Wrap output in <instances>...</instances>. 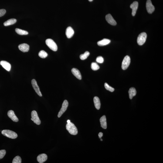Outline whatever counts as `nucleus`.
I'll use <instances>...</instances> for the list:
<instances>
[{
	"instance_id": "f257e3e1",
	"label": "nucleus",
	"mask_w": 163,
	"mask_h": 163,
	"mask_svg": "<svg viewBox=\"0 0 163 163\" xmlns=\"http://www.w3.org/2000/svg\"><path fill=\"white\" fill-rule=\"evenodd\" d=\"M66 128L71 134L75 135L77 134V129L73 123L70 122L67 123L66 125Z\"/></svg>"
},
{
	"instance_id": "f03ea898",
	"label": "nucleus",
	"mask_w": 163,
	"mask_h": 163,
	"mask_svg": "<svg viewBox=\"0 0 163 163\" xmlns=\"http://www.w3.org/2000/svg\"><path fill=\"white\" fill-rule=\"evenodd\" d=\"M2 134L5 136L12 139H16L18 137L17 134L16 133L9 130H3L2 131Z\"/></svg>"
},
{
	"instance_id": "7ed1b4c3",
	"label": "nucleus",
	"mask_w": 163,
	"mask_h": 163,
	"mask_svg": "<svg viewBox=\"0 0 163 163\" xmlns=\"http://www.w3.org/2000/svg\"><path fill=\"white\" fill-rule=\"evenodd\" d=\"M47 45L52 50L56 52L57 50V46L56 43L53 40L48 39L46 41Z\"/></svg>"
},
{
	"instance_id": "20e7f679",
	"label": "nucleus",
	"mask_w": 163,
	"mask_h": 163,
	"mask_svg": "<svg viewBox=\"0 0 163 163\" xmlns=\"http://www.w3.org/2000/svg\"><path fill=\"white\" fill-rule=\"evenodd\" d=\"M147 37L145 32H142L140 34L137 38V42L140 45H142L145 43Z\"/></svg>"
},
{
	"instance_id": "39448f33",
	"label": "nucleus",
	"mask_w": 163,
	"mask_h": 163,
	"mask_svg": "<svg viewBox=\"0 0 163 163\" xmlns=\"http://www.w3.org/2000/svg\"><path fill=\"white\" fill-rule=\"evenodd\" d=\"M130 63V59L129 56H126L123 59L122 63V68L123 70H126L129 67Z\"/></svg>"
},
{
	"instance_id": "423d86ee",
	"label": "nucleus",
	"mask_w": 163,
	"mask_h": 163,
	"mask_svg": "<svg viewBox=\"0 0 163 163\" xmlns=\"http://www.w3.org/2000/svg\"><path fill=\"white\" fill-rule=\"evenodd\" d=\"M31 117L32 119V120L34 121V123L38 125H40L41 121L38 116L37 113L35 110L32 111L31 113Z\"/></svg>"
},
{
	"instance_id": "0eeeda50",
	"label": "nucleus",
	"mask_w": 163,
	"mask_h": 163,
	"mask_svg": "<svg viewBox=\"0 0 163 163\" xmlns=\"http://www.w3.org/2000/svg\"><path fill=\"white\" fill-rule=\"evenodd\" d=\"M68 106V102L67 100H65L62 104L61 108V109L60 111L58 114V117H60L63 113L66 111L67 109Z\"/></svg>"
},
{
	"instance_id": "6e6552de",
	"label": "nucleus",
	"mask_w": 163,
	"mask_h": 163,
	"mask_svg": "<svg viewBox=\"0 0 163 163\" xmlns=\"http://www.w3.org/2000/svg\"><path fill=\"white\" fill-rule=\"evenodd\" d=\"M146 7L147 12L149 13H152L155 10V7L153 5L151 0H147Z\"/></svg>"
},
{
	"instance_id": "1a4fd4ad",
	"label": "nucleus",
	"mask_w": 163,
	"mask_h": 163,
	"mask_svg": "<svg viewBox=\"0 0 163 163\" xmlns=\"http://www.w3.org/2000/svg\"><path fill=\"white\" fill-rule=\"evenodd\" d=\"M32 87L33 88L34 90L38 95L40 97H42V95L41 93L39 86H38L36 80L35 79H33L32 80Z\"/></svg>"
},
{
	"instance_id": "9d476101",
	"label": "nucleus",
	"mask_w": 163,
	"mask_h": 163,
	"mask_svg": "<svg viewBox=\"0 0 163 163\" xmlns=\"http://www.w3.org/2000/svg\"><path fill=\"white\" fill-rule=\"evenodd\" d=\"M138 6V3L137 1H134L130 5V8L132 9V14L133 16L135 15Z\"/></svg>"
},
{
	"instance_id": "9b49d317",
	"label": "nucleus",
	"mask_w": 163,
	"mask_h": 163,
	"mask_svg": "<svg viewBox=\"0 0 163 163\" xmlns=\"http://www.w3.org/2000/svg\"><path fill=\"white\" fill-rule=\"evenodd\" d=\"M106 20L108 23L112 25H115L117 24V22L110 14H108L106 17Z\"/></svg>"
},
{
	"instance_id": "f8f14e48",
	"label": "nucleus",
	"mask_w": 163,
	"mask_h": 163,
	"mask_svg": "<svg viewBox=\"0 0 163 163\" xmlns=\"http://www.w3.org/2000/svg\"><path fill=\"white\" fill-rule=\"evenodd\" d=\"M8 117L12 120L13 121L17 122L18 121V117L15 115L14 112L12 110H9L8 111L7 113Z\"/></svg>"
},
{
	"instance_id": "ddd939ff",
	"label": "nucleus",
	"mask_w": 163,
	"mask_h": 163,
	"mask_svg": "<svg viewBox=\"0 0 163 163\" xmlns=\"http://www.w3.org/2000/svg\"><path fill=\"white\" fill-rule=\"evenodd\" d=\"M18 48L20 50L23 52H27L29 49V45L25 43L19 45Z\"/></svg>"
},
{
	"instance_id": "4468645a",
	"label": "nucleus",
	"mask_w": 163,
	"mask_h": 163,
	"mask_svg": "<svg viewBox=\"0 0 163 163\" xmlns=\"http://www.w3.org/2000/svg\"><path fill=\"white\" fill-rule=\"evenodd\" d=\"M47 159V156L44 154H40L37 157V160L38 162L40 163H43L45 162Z\"/></svg>"
},
{
	"instance_id": "2eb2a0df",
	"label": "nucleus",
	"mask_w": 163,
	"mask_h": 163,
	"mask_svg": "<svg viewBox=\"0 0 163 163\" xmlns=\"http://www.w3.org/2000/svg\"><path fill=\"white\" fill-rule=\"evenodd\" d=\"M74 32L73 28L71 27H69L66 30V37L68 39L71 38L73 36Z\"/></svg>"
},
{
	"instance_id": "dca6fc26",
	"label": "nucleus",
	"mask_w": 163,
	"mask_h": 163,
	"mask_svg": "<svg viewBox=\"0 0 163 163\" xmlns=\"http://www.w3.org/2000/svg\"><path fill=\"white\" fill-rule=\"evenodd\" d=\"M0 64L7 71H9L10 70L11 65L8 62L5 61H2L0 62Z\"/></svg>"
},
{
	"instance_id": "f3484780",
	"label": "nucleus",
	"mask_w": 163,
	"mask_h": 163,
	"mask_svg": "<svg viewBox=\"0 0 163 163\" xmlns=\"http://www.w3.org/2000/svg\"><path fill=\"white\" fill-rule=\"evenodd\" d=\"M71 71L74 75L77 78L80 80H81L82 76L81 74L78 69L75 68H73L72 69Z\"/></svg>"
},
{
	"instance_id": "a211bd4d",
	"label": "nucleus",
	"mask_w": 163,
	"mask_h": 163,
	"mask_svg": "<svg viewBox=\"0 0 163 163\" xmlns=\"http://www.w3.org/2000/svg\"><path fill=\"white\" fill-rule=\"evenodd\" d=\"M101 126L103 129H106L107 127V122L106 116L103 115L101 117L100 120Z\"/></svg>"
},
{
	"instance_id": "6ab92c4d",
	"label": "nucleus",
	"mask_w": 163,
	"mask_h": 163,
	"mask_svg": "<svg viewBox=\"0 0 163 163\" xmlns=\"http://www.w3.org/2000/svg\"><path fill=\"white\" fill-rule=\"evenodd\" d=\"M110 42V40L105 39L98 42L97 44L99 46H104L108 45Z\"/></svg>"
},
{
	"instance_id": "aec40b11",
	"label": "nucleus",
	"mask_w": 163,
	"mask_h": 163,
	"mask_svg": "<svg viewBox=\"0 0 163 163\" xmlns=\"http://www.w3.org/2000/svg\"><path fill=\"white\" fill-rule=\"evenodd\" d=\"M128 93L129 97L130 100H131L134 96H135L137 94V91L136 89L134 87H132L130 89Z\"/></svg>"
},
{
	"instance_id": "412c9836",
	"label": "nucleus",
	"mask_w": 163,
	"mask_h": 163,
	"mask_svg": "<svg viewBox=\"0 0 163 163\" xmlns=\"http://www.w3.org/2000/svg\"><path fill=\"white\" fill-rule=\"evenodd\" d=\"M93 101H94L95 107L96 109L98 110L100 109L101 107V103L100 99L97 96H96L94 97Z\"/></svg>"
},
{
	"instance_id": "4be33fe9",
	"label": "nucleus",
	"mask_w": 163,
	"mask_h": 163,
	"mask_svg": "<svg viewBox=\"0 0 163 163\" xmlns=\"http://www.w3.org/2000/svg\"><path fill=\"white\" fill-rule=\"evenodd\" d=\"M16 19L15 18H12V19H9L7 20L4 22L3 24L4 26H9L11 25L14 24L16 22Z\"/></svg>"
},
{
	"instance_id": "5701e85b",
	"label": "nucleus",
	"mask_w": 163,
	"mask_h": 163,
	"mask_svg": "<svg viewBox=\"0 0 163 163\" xmlns=\"http://www.w3.org/2000/svg\"><path fill=\"white\" fill-rule=\"evenodd\" d=\"M15 31L18 35H26L28 34L29 33L27 31L16 28L15 29Z\"/></svg>"
},
{
	"instance_id": "b1692460",
	"label": "nucleus",
	"mask_w": 163,
	"mask_h": 163,
	"mask_svg": "<svg viewBox=\"0 0 163 163\" xmlns=\"http://www.w3.org/2000/svg\"><path fill=\"white\" fill-rule=\"evenodd\" d=\"M39 57L42 58H45L48 56V54L46 52L43 50H42L39 52Z\"/></svg>"
},
{
	"instance_id": "393cba45",
	"label": "nucleus",
	"mask_w": 163,
	"mask_h": 163,
	"mask_svg": "<svg viewBox=\"0 0 163 163\" xmlns=\"http://www.w3.org/2000/svg\"><path fill=\"white\" fill-rule=\"evenodd\" d=\"M90 52L87 51V52H86L83 54H82L80 55V59H82V60H85V59L87 58L88 56L90 55Z\"/></svg>"
},
{
	"instance_id": "a878e982",
	"label": "nucleus",
	"mask_w": 163,
	"mask_h": 163,
	"mask_svg": "<svg viewBox=\"0 0 163 163\" xmlns=\"http://www.w3.org/2000/svg\"><path fill=\"white\" fill-rule=\"evenodd\" d=\"M91 68L93 70H97L100 68L99 66L95 62H93L91 64Z\"/></svg>"
},
{
	"instance_id": "bb28decb",
	"label": "nucleus",
	"mask_w": 163,
	"mask_h": 163,
	"mask_svg": "<svg viewBox=\"0 0 163 163\" xmlns=\"http://www.w3.org/2000/svg\"><path fill=\"white\" fill-rule=\"evenodd\" d=\"M22 162V160L20 157L19 156L15 157L13 160L12 163H21Z\"/></svg>"
},
{
	"instance_id": "cd10ccee",
	"label": "nucleus",
	"mask_w": 163,
	"mask_h": 163,
	"mask_svg": "<svg viewBox=\"0 0 163 163\" xmlns=\"http://www.w3.org/2000/svg\"><path fill=\"white\" fill-rule=\"evenodd\" d=\"M105 87L106 90L109 91L110 92H112L114 91V88L112 87L111 86H109L107 83H105Z\"/></svg>"
},
{
	"instance_id": "c85d7f7f",
	"label": "nucleus",
	"mask_w": 163,
	"mask_h": 163,
	"mask_svg": "<svg viewBox=\"0 0 163 163\" xmlns=\"http://www.w3.org/2000/svg\"><path fill=\"white\" fill-rule=\"evenodd\" d=\"M6 151L5 150H1L0 151V159H2L6 154Z\"/></svg>"
},
{
	"instance_id": "c756f323",
	"label": "nucleus",
	"mask_w": 163,
	"mask_h": 163,
	"mask_svg": "<svg viewBox=\"0 0 163 163\" xmlns=\"http://www.w3.org/2000/svg\"><path fill=\"white\" fill-rule=\"evenodd\" d=\"M96 61L98 63H103V62H104V59L102 56H99L96 58Z\"/></svg>"
},
{
	"instance_id": "7c9ffc66",
	"label": "nucleus",
	"mask_w": 163,
	"mask_h": 163,
	"mask_svg": "<svg viewBox=\"0 0 163 163\" xmlns=\"http://www.w3.org/2000/svg\"><path fill=\"white\" fill-rule=\"evenodd\" d=\"M6 11L4 9H0V17H2L5 14Z\"/></svg>"
},
{
	"instance_id": "2f4dec72",
	"label": "nucleus",
	"mask_w": 163,
	"mask_h": 163,
	"mask_svg": "<svg viewBox=\"0 0 163 163\" xmlns=\"http://www.w3.org/2000/svg\"><path fill=\"white\" fill-rule=\"evenodd\" d=\"M103 134L102 132H100L99 134V138H101L103 136Z\"/></svg>"
},
{
	"instance_id": "473e14b6",
	"label": "nucleus",
	"mask_w": 163,
	"mask_h": 163,
	"mask_svg": "<svg viewBox=\"0 0 163 163\" xmlns=\"http://www.w3.org/2000/svg\"><path fill=\"white\" fill-rule=\"evenodd\" d=\"M67 123H70V120H67Z\"/></svg>"
},
{
	"instance_id": "72a5a7b5",
	"label": "nucleus",
	"mask_w": 163,
	"mask_h": 163,
	"mask_svg": "<svg viewBox=\"0 0 163 163\" xmlns=\"http://www.w3.org/2000/svg\"><path fill=\"white\" fill-rule=\"evenodd\" d=\"M88 0L89 1H90V2H92V1H93V0Z\"/></svg>"
},
{
	"instance_id": "f704fd0d",
	"label": "nucleus",
	"mask_w": 163,
	"mask_h": 163,
	"mask_svg": "<svg viewBox=\"0 0 163 163\" xmlns=\"http://www.w3.org/2000/svg\"><path fill=\"white\" fill-rule=\"evenodd\" d=\"M101 141H103V139H101Z\"/></svg>"
}]
</instances>
